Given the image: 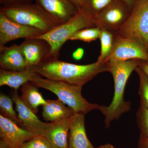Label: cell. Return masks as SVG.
I'll return each instance as SVG.
<instances>
[{"label": "cell", "instance_id": "cell-1", "mask_svg": "<svg viewBox=\"0 0 148 148\" xmlns=\"http://www.w3.org/2000/svg\"><path fill=\"white\" fill-rule=\"evenodd\" d=\"M38 75L48 79L59 81L82 87L98 74L109 72L108 62L96 61L87 65H77L48 58L34 67Z\"/></svg>", "mask_w": 148, "mask_h": 148}, {"label": "cell", "instance_id": "cell-2", "mask_svg": "<svg viewBox=\"0 0 148 148\" xmlns=\"http://www.w3.org/2000/svg\"><path fill=\"white\" fill-rule=\"evenodd\" d=\"M139 60L108 61V72L112 75L114 83V97L109 106L100 105L98 109L105 116L106 128H108L112 122L119 119L122 115L130 110V102L124 100L125 88L130 75L138 67Z\"/></svg>", "mask_w": 148, "mask_h": 148}, {"label": "cell", "instance_id": "cell-3", "mask_svg": "<svg viewBox=\"0 0 148 148\" xmlns=\"http://www.w3.org/2000/svg\"><path fill=\"white\" fill-rule=\"evenodd\" d=\"M31 82L38 88L53 92L66 105L73 109L76 113L86 114L90 111L99 109L100 105L88 102L82 94V87L59 81L43 79L35 73Z\"/></svg>", "mask_w": 148, "mask_h": 148}, {"label": "cell", "instance_id": "cell-4", "mask_svg": "<svg viewBox=\"0 0 148 148\" xmlns=\"http://www.w3.org/2000/svg\"><path fill=\"white\" fill-rule=\"evenodd\" d=\"M93 27H96L94 18L84 11L79 10L69 21L58 24L38 38L45 40L50 45L49 58L58 59L61 48L72 35L81 29Z\"/></svg>", "mask_w": 148, "mask_h": 148}, {"label": "cell", "instance_id": "cell-5", "mask_svg": "<svg viewBox=\"0 0 148 148\" xmlns=\"http://www.w3.org/2000/svg\"><path fill=\"white\" fill-rule=\"evenodd\" d=\"M0 11L10 20L38 29L43 34L49 32L58 25L36 3H29L12 7H1Z\"/></svg>", "mask_w": 148, "mask_h": 148}, {"label": "cell", "instance_id": "cell-6", "mask_svg": "<svg viewBox=\"0 0 148 148\" xmlns=\"http://www.w3.org/2000/svg\"><path fill=\"white\" fill-rule=\"evenodd\" d=\"M135 40L148 51V0H136L124 25L115 34Z\"/></svg>", "mask_w": 148, "mask_h": 148}, {"label": "cell", "instance_id": "cell-7", "mask_svg": "<svg viewBox=\"0 0 148 148\" xmlns=\"http://www.w3.org/2000/svg\"><path fill=\"white\" fill-rule=\"evenodd\" d=\"M131 9L122 0H115L94 17L95 27L116 34L124 25Z\"/></svg>", "mask_w": 148, "mask_h": 148}, {"label": "cell", "instance_id": "cell-8", "mask_svg": "<svg viewBox=\"0 0 148 148\" xmlns=\"http://www.w3.org/2000/svg\"><path fill=\"white\" fill-rule=\"evenodd\" d=\"M42 34L38 29L10 20L0 11V47L5 46L11 41L33 38Z\"/></svg>", "mask_w": 148, "mask_h": 148}, {"label": "cell", "instance_id": "cell-9", "mask_svg": "<svg viewBox=\"0 0 148 148\" xmlns=\"http://www.w3.org/2000/svg\"><path fill=\"white\" fill-rule=\"evenodd\" d=\"M132 59L148 61V51L135 40L115 35L113 47L108 61Z\"/></svg>", "mask_w": 148, "mask_h": 148}, {"label": "cell", "instance_id": "cell-10", "mask_svg": "<svg viewBox=\"0 0 148 148\" xmlns=\"http://www.w3.org/2000/svg\"><path fill=\"white\" fill-rule=\"evenodd\" d=\"M36 135L17 125L12 120L0 115V137L10 148H21Z\"/></svg>", "mask_w": 148, "mask_h": 148}, {"label": "cell", "instance_id": "cell-11", "mask_svg": "<svg viewBox=\"0 0 148 148\" xmlns=\"http://www.w3.org/2000/svg\"><path fill=\"white\" fill-rule=\"evenodd\" d=\"M40 7L56 24L65 23L79 10L70 0H35Z\"/></svg>", "mask_w": 148, "mask_h": 148}, {"label": "cell", "instance_id": "cell-12", "mask_svg": "<svg viewBox=\"0 0 148 148\" xmlns=\"http://www.w3.org/2000/svg\"><path fill=\"white\" fill-rule=\"evenodd\" d=\"M19 46L29 67L38 66L49 58L50 46L42 39L37 37L25 39Z\"/></svg>", "mask_w": 148, "mask_h": 148}, {"label": "cell", "instance_id": "cell-13", "mask_svg": "<svg viewBox=\"0 0 148 148\" xmlns=\"http://www.w3.org/2000/svg\"><path fill=\"white\" fill-rule=\"evenodd\" d=\"M12 99L16 105L18 119L24 128L35 135H42L49 123H45L40 120L36 114L23 103L17 90L13 92Z\"/></svg>", "mask_w": 148, "mask_h": 148}, {"label": "cell", "instance_id": "cell-14", "mask_svg": "<svg viewBox=\"0 0 148 148\" xmlns=\"http://www.w3.org/2000/svg\"><path fill=\"white\" fill-rule=\"evenodd\" d=\"M1 69L11 71H21L29 69L19 45L0 47Z\"/></svg>", "mask_w": 148, "mask_h": 148}, {"label": "cell", "instance_id": "cell-15", "mask_svg": "<svg viewBox=\"0 0 148 148\" xmlns=\"http://www.w3.org/2000/svg\"><path fill=\"white\" fill-rule=\"evenodd\" d=\"M84 116L75 113L70 119L69 148H94L86 135Z\"/></svg>", "mask_w": 148, "mask_h": 148}, {"label": "cell", "instance_id": "cell-16", "mask_svg": "<svg viewBox=\"0 0 148 148\" xmlns=\"http://www.w3.org/2000/svg\"><path fill=\"white\" fill-rule=\"evenodd\" d=\"M70 119L50 123L45 130L42 136L46 138L51 148H69Z\"/></svg>", "mask_w": 148, "mask_h": 148}, {"label": "cell", "instance_id": "cell-17", "mask_svg": "<svg viewBox=\"0 0 148 148\" xmlns=\"http://www.w3.org/2000/svg\"><path fill=\"white\" fill-rule=\"evenodd\" d=\"M46 101V103L42 106V115L47 121L53 123L66 120L71 118L76 113L60 99Z\"/></svg>", "mask_w": 148, "mask_h": 148}, {"label": "cell", "instance_id": "cell-18", "mask_svg": "<svg viewBox=\"0 0 148 148\" xmlns=\"http://www.w3.org/2000/svg\"><path fill=\"white\" fill-rule=\"evenodd\" d=\"M36 72L34 67L25 71H11L0 69V86H7L15 90L26 83L31 82Z\"/></svg>", "mask_w": 148, "mask_h": 148}, {"label": "cell", "instance_id": "cell-19", "mask_svg": "<svg viewBox=\"0 0 148 148\" xmlns=\"http://www.w3.org/2000/svg\"><path fill=\"white\" fill-rule=\"evenodd\" d=\"M20 99L23 103L35 114L38 112V107L46 103L38 87L31 82L26 83L21 88Z\"/></svg>", "mask_w": 148, "mask_h": 148}, {"label": "cell", "instance_id": "cell-20", "mask_svg": "<svg viewBox=\"0 0 148 148\" xmlns=\"http://www.w3.org/2000/svg\"><path fill=\"white\" fill-rule=\"evenodd\" d=\"M100 29L99 39L101 41V50L97 61L101 63H107L112 50L115 34L105 29Z\"/></svg>", "mask_w": 148, "mask_h": 148}, {"label": "cell", "instance_id": "cell-21", "mask_svg": "<svg viewBox=\"0 0 148 148\" xmlns=\"http://www.w3.org/2000/svg\"><path fill=\"white\" fill-rule=\"evenodd\" d=\"M12 98L8 95L1 92L0 94V111L1 114L5 117L9 119L16 124H21L18 119V115L14 110Z\"/></svg>", "mask_w": 148, "mask_h": 148}, {"label": "cell", "instance_id": "cell-22", "mask_svg": "<svg viewBox=\"0 0 148 148\" xmlns=\"http://www.w3.org/2000/svg\"><path fill=\"white\" fill-rule=\"evenodd\" d=\"M115 0H85L82 10L93 18Z\"/></svg>", "mask_w": 148, "mask_h": 148}, {"label": "cell", "instance_id": "cell-23", "mask_svg": "<svg viewBox=\"0 0 148 148\" xmlns=\"http://www.w3.org/2000/svg\"><path fill=\"white\" fill-rule=\"evenodd\" d=\"M101 29L97 27H90L81 29L70 37L71 40H81L90 42L99 39Z\"/></svg>", "mask_w": 148, "mask_h": 148}, {"label": "cell", "instance_id": "cell-24", "mask_svg": "<svg viewBox=\"0 0 148 148\" xmlns=\"http://www.w3.org/2000/svg\"><path fill=\"white\" fill-rule=\"evenodd\" d=\"M135 71L138 74L140 79L139 95L140 104L148 110V77L138 66Z\"/></svg>", "mask_w": 148, "mask_h": 148}, {"label": "cell", "instance_id": "cell-25", "mask_svg": "<svg viewBox=\"0 0 148 148\" xmlns=\"http://www.w3.org/2000/svg\"><path fill=\"white\" fill-rule=\"evenodd\" d=\"M137 123L141 134L148 138V110L140 106L136 114Z\"/></svg>", "mask_w": 148, "mask_h": 148}, {"label": "cell", "instance_id": "cell-26", "mask_svg": "<svg viewBox=\"0 0 148 148\" xmlns=\"http://www.w3.org/2000/svg\"><path fill=\"white\" fill-rule=\"evenodd\" d=\"M21 148H52L45 137L42 135L35 136L26 142Z\"/></svg>", "mask_w": 148, "mask_h": 148}, {"label": "cell", "instance_id": "cell-27", "mask_svg": "<svg viewBox=\"0 0 148 148\" xmlns=\"http://www.w3.org/2000/svg\"><path fill=\"white\" fill-rule=\"evenodd\" d=\"M34 0H0L2 7H12L32 3Z\"/></svg>", "mask_w": 148, "mask_h": 148}, {"label": "cell", "instance_id": "cell-28", "mask_svg": "<svg viewBox=\"0 0 148 148\" xmlns=\"http://www.w3.org/2000/svg\"><path fill=\"white\" fill-rule=\"evenodd\" d=\"M138 147V148H148V138L140 134Z\"/></svg>", "mask_w": 148, "mask_h": 148}, {"label": "cell", "instance_id": "cell-29", "mask_svg": "<svg viewBox=\"0 0 148 148\" xmlns=\"http://www.w3.org/2000/svg\"><path fill=\"white\" fill-rule=\"evenodd\" d=\"M84 53V51L83 49L82 48H78L73 53V58L75 60H77V61L80 60L83 56Z\"/></svg>", "mask_w": 148, "mask_h": 148}, {"label": "cell", "instance_id": "cell-30", "mask_svg": "<svg viewBox=\"0 0 148 148\" xmlns=\"http://www.w3.org/2000/svg\"><path fill=\"white\" fill-rule=\"evenodd\" d=\"M138 67L142 69L148 77V61L147 60H139Z\"/></svg>", "mask_w": 148, "mask_h": 148}, {"label": "cell", "instance_id": "cell-31", "mask_svg": "<svg viewBox=\"0 0 148 148\" xmlns=\"http://www.w3.org/2000/svg\"><path fill=\"white\" fill-rule=\"evenodd\" d=\"M79 10L82 8L85 0H70Z\"/></svg>", "mask_w": 148, "mask_h": 148}, {"label": "cell", "instance_id": "cell-32", "mask_svg": "<svg viewBox=\"0 0 148 148\" xmlns=\"http://www.w3.org/2000/svg\"><path fill=\"white\" fill-rule=\"evenodd\" d=\"M129 6L130 8L132 9L135 1L136 0H122Z\"/></svg>", "mask_w": 148, "mask_h": 148}, {"label": "cell", "instance_id": "cell-33", "mask_svg": "<svg viewBox=\"0 0 148 148\" xmlns=\"http://www.w3.org/2000/svg\"><path fill=\"white\" fill-rule=\"evenodd\" d=\"M0 148H10V147L5 142L1 140V141H0Z\"/></svg>", "mask_w": 148, "mask_h": 148}, {"label": "cell", "instance_id": "cell-34", "mask_svg": "<svg viewBox=\"0 0 148 148\" xmlns=\"http://www.w3.org/2000/svg\"><path fill=\"white\" fill-rule=\"evenodd\" d=\"M115 148L112 145L110 144H106V145H103L100 146L97 148Z\"/></svg>", "mask_w": 148, "mask_h": 148}]
</instances>
